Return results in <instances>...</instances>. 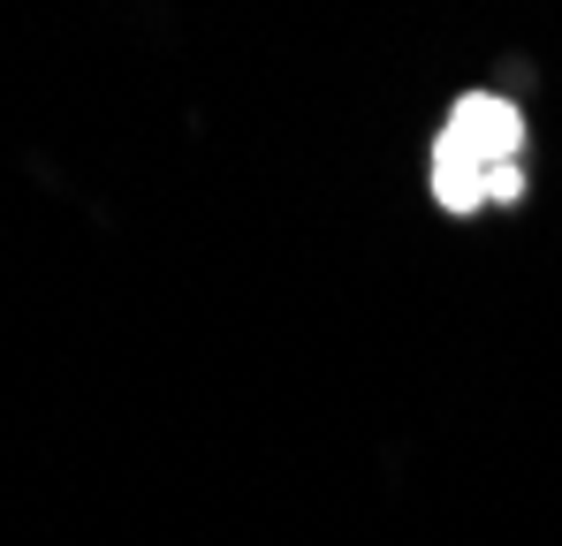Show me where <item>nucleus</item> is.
Wrapping results in <instances>:
<instances>
[{
  "instance_id": "nucleus-1",
  "label": "nucleus",
  "mask_w": 562,
  "mask_h": 546,
  "mask_svg": "<svg viewBox=\"0 0 562 546\" xmlns=\"http://www.w3.org/2000/svg\"><path fill=\"white\" fill-rule=\"evenodd\" d=\"M525 197V114L502 91H464L434 137V205L479 213Z\"/></svg>"
}]
</instances>
